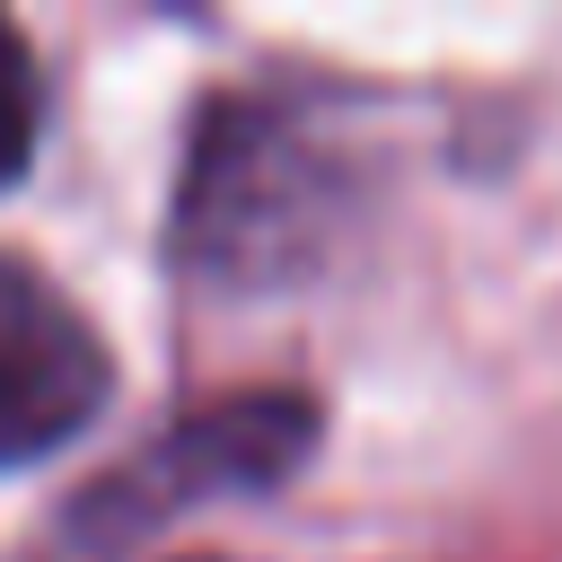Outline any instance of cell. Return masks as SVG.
I'll use <instances>...</instances> for the list:
<instances>
[{
    "mask_svg": "<svg viewBox=\"0 0 562 562\" xmlns=\"http://www.w3.org/2000/svg\"><path fill=\"white\" fill-rule=\"evenodd\" d=\"M299 439H307V404H290V395H246V404H220V413H202V422L167 430V439H158L132 474L97 483V492H105V501H97V518H105V536H114V527L158 518L167 501H202V483H211V492L272 483V474L299 457Z\"/></svg>",
    "mask_w": 562,
    "mask_h": 562,
    "instance_id": "obj_2",
    "label": "cell"
},
{
    "mask_svg": "<svg viewBox=\"0 0 562 562\" xmlns=\"http://www.w3.org/2000/svg\"><path fill=\"white\" fill-rule=\"evenodd\" d=\"M26 149H35V61L0 26V184L26 167Z\"/></svg>",
    "mask_w": 562,
    "mask_h": 562,
    "instance_id": "obj_3",
    "label": "cell"
},
{
    "mask_svg": "<svg viewBox=\"0 0 562 562\" xmlns=\"http://www.w3.org/2000/svg\"><path fill=\"white\" fill-rule=\"evenodd\" d=\"M114 369L88 316L26 263L0 255V465H26L79 439L105 404Z\"/></svg>",
    "mask_w": 562,
    "mask_h": 562,
    "instance_id": "obj_1",
    "label": "cell"
}]
</instances>
